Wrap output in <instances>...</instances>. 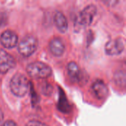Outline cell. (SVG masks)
<instances>
[{
  "label": "cell",
  "mask_w": 126,
  "mask_h": 126,
  "mask_svg": "<svg viewBox=\"0 0 126 126\" xmlns=\"http://www.w3.org/2000/svg\"><path fill=\"white\" fill-rule=\"evenodd\" d=\"M67 72L69 77L73 82H80L83 77L78 64L75 62H70L67 65Z\"/></svg>",
  "instance_id": "11"
},
{
  "label": "cell",
  "mask_w": 126,
  "mask_h": 126,
  "mask_svg": "<svg viewBox=\"0 0 126 126\" xmlns=\"http://www.w3.org/2000/svg\"><path fill=\"white\" fill-rule=\"evenodd\" d=\"M126 72L125 71H117L114 75V80L120 87L126 86Z\"/></svg>",
  "instance_id": "13"
},
{
  "label": "cell",
  "mask_w": 126,
  "mask_h": 126,
  "mask_svg": "<svg viewBox=\"0 0 126 126\" xmlns=\"http://www.w3.org/2000/svg\"><path fill=\"white\" fill-rule=\"evenodd\" d=\"M125 49V41L123 38H117L107 42L105 50L109 55H117Z\"/></svg>",
  "instance_id": "5"
},
{
  "label": "cell",
  "mask_w": 126,
  "mask_h": 126,
  "mask_svg": "<svg viewBox=\"0 0 126 126\" xmlns=\"http://www.w3.org/2000/svg\"><path fill=\"white\" fill-rule=\"evenodd\" d=\"M92 90L99 100H104L109 94V89L105 83L102 80H97L92 85Z\"/></svg>",
  "instance_id": "9"
},
{
  "label": "cell",
  "mask_w": 126,
  "mask_h": 126,
  "mask_svg": "<svg viewBox=\"0 0 126 126\" xmlns=\"http://www.w3.org/2000/svg\"><path fill=\"white\" fill-rule=\"evenodd\" d=\"M26 126H47L46 124L41 123V122H39V121H36V120H32V121H30Z\"/></svg>",
  "instance_id": "14"
},
{
  "label": "cell",
  "mask_w": 126,
  "mask_h": 126,
  "mask_svg": "<svg viewBox=\"0 0 126 126\" xmlns=\"http://www.w3.org/2000/svg\"><path fill=\"white\" fill-rule=\"evenodd\" d=\"M58 108L60 111H61L63 113H67L70 110V106L68 103V101L63 92L62 90L60 89V98H59V103H58Z\"/></svg>",
  "instance_id": "12"
},
{
  "label": "cell",
  "mask_w": 126,
  "mask_h": 126,
  "mask_svg": "<svg viewBox=\"0 0 126 126\" xmlns=\"http://www.w3.org/2000/svg\"><path fill=\"white\" fill-rule=\"evenodd\" d=\"M97 13V7L94 4L88 5L78 15L75 21V30H80L89 26Z\"/></svg>",
  "instance_id": "2"
},
{
  "label": "cell",
  "mask_w": 126,
  "mask_h": 126,
  "mask_svg": "<svg viewBox=\"0 0 126 126\" xmlns=\"http://www.w3.org/2000/svg\"><path fill=\"white\" fill-rule=\"evenodd\" d=\"M54 22L58 30L61 32H66L68 30V22L64 14L61 11H56L54 15Z\"/></svg>",
  "instance_id": "10"
},
{
  "label": "cell",
  "mask_w": 126,
  "mask_h": 126,
  "mask_svg": "<svg viewBox=\"0 0 126 126\" xmlns=\"http://www.w3.org/2000/svg\"><path fill=\"white\" fill-rule=\"evenodd\" d=\"M38 47V40L32 35L25 36L19 43L18 50L24 57L32 55Z\"/></svg>",
  "instance_id": "4"
},
{
  "label": "cell",
  "mask_w": 126,
  "mask_h": 126,
  "mask_svg": "<svg viewBox=\"0 0 126 126\" xmlns=\"http://www.w3.org/2000/svg\"><path fill=\"white\" fill-rule=\"evenodd\" d=\"M3 119H4V114H3V112L1 111V110L0 109V124L2 123Z\"/></svg>",
  "instance_id": "17"
},
{
  "label": "cell",
  "mask_w": 126,
  "mask_h": 126,
  "mask_svg": "<svg viewBox=\"0 0 126 126\" xmlns=\"http://www.w3.org/2000/svg\"><path fill=\"white\" fill-rule=\"evenodd\" d=\"M49 50L53 55L59 57L61 56L65 51V44L60 38H55L52 39L49 44Z\"/></svg>",
  "instance_id": "8"
},
{
  "label": "cell",
  "mask_w": 126,
  "mask_h": 126,
  "mask_svg": "<svg viewBox=\"0 0 126 126\" xmlns=\"http://www.w3.org/2000/svg\"><path fill=\"white\" fill-rule=\"evenodd\" d=\"M2 126H17V124L15 123V122H13V120H7V121H6Z\"/></svg>",
  "instance_id": "16"
},
{
  "label": "cell",
  "mask_w": 126,
  "mask_h": 126,
  "mask_svg": "<svg viewBox=\"0 0 126 126\" xmlns=\"http://www.w3.org/2000/svg\"><path fill=\"white\" fill-rule=\"evenodd\" d=\"M16 66L14 58L4 49H0V73L4 74Z\"/></svg>",
  "instance_id": "6"
},
{
  "label": "cell",
  "mask_w": 126,
  "mask_h": 126,
  "mask_svg": "<svg viewBox=\"0 0 126 126\" xmlns=\"http://www.w3.org/2000/svg\"><path fill=\"white\" fill-rule=\"evenodd\" d=\"M10 87L13 94L21 97L27 94L30 89V82L24 75L18 73L11 79Z\"/></svg>",
  "instance_id": "1"
},
{
  "label": "cell",
  "mask_w": 126,
  "mask_h": 126,
  "mask_svg": "<svg viewBox=\"0 0 126 126\" xmlns=\"http://www.w3.org/2000/svg\"><path fill=\"white\" fill-rule=\"evenodd\" d=\"M119 1H104L103 3L106 4L108 7H111V6H114L116 4H117Z\"/></svg>",
  "instance_id": "15"
},
{
  "label": "cell",
  "mask_w": 126,
  "mask_h": 126,
  "mask_svg": "<svg viewBox=\"0 0 126 126\" xmlns=\"http://www.w3.org/2000/svg\"><path fill=\"white\" fill-rule=\"evenodd\" d=\"M0 41L4 47L12 49L18 43V35L11 30H5L1 34Z\"/></svg>",
  "instance_id": "7"
},
{
  "label": "cell",
  "mask_w": 126,
  "mask_h": 126,
  "mask_svg": "<svg viewBox=\"0 0 126 126\" xmlns=\"http://www.w3.org/2000/svg\"><path fill=\"white\" fill-rule=\"evenodd\" d=\"M26 70L27 74L33 78H47L52 74V69L46 63L39 61L30 63Z\"/></svg>",
  "instance_id": "3"
}]
</instances>
